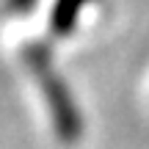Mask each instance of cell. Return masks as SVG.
<instances>
[{
	"mask_svg": "<svg viewBox=\"0 0 149 149\" xmlns=\"http://www.w3.org/2000/svg\"><path fill=\"white\" fill-rule=\"evenodd\" d=\"M25 61H28V66H31L36 83L42 86V94H44V100H47V105H50V116H53L58 138L66 141V144L77 141L80 133H83V116H80L77 102L72 100L66 83L61 80V74L55 72L53 53L47 50V44L31 42L25 47Z\"/></svg>",
	"mask_w": 149,
	"mask_h": 149,
	"instance_id": "6da1fadb",
	"label": "cell"
},
{
	"mask_svg": "<svg viewBox=\"0 0 149 149\" xmlns=\"http://www.w3.org/2000/svg\"><path fill=\"white\" fill-rule=\"evenodd\" d=\"M91 0H55L53 6V17H50V28L55 36H69L77 28L80 11L88 6Z\"/></svg>",
	"mask_w": 149,
	"mask_h": 149,
	"instance_id": "7a4b0ae2",
	"label": "cell"
},
{
	"mask_svg": "<svg viewBox=\"0 0 149 149\" xmlns=\"http://www.w3.org/2000/svg\"><path fill=\"white\" fill-rule=\"evenodd\" d=\"M36 6V0H8V8L11 11H28Z\"/></svg>",
	"mask_w": 149,
	"mask_h": 149,
	"instance_id": "3957f363",
	"label": "cell"
}]
</instances>
